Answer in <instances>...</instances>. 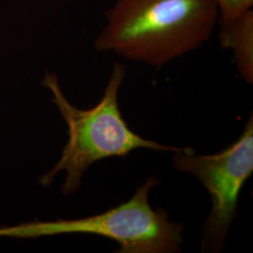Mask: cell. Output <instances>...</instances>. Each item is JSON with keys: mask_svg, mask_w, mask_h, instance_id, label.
<instances>
[{"mask_svg": "<svg viewBox=\"0 0 253 253\" xmlns=\"http://www.w3.org/2000/svg\"><path fill=\"white\" fill-rule=\"evenodd\" d=\"M218 8V18L234 17L247 9H253V0H215Z\"/></svg>", "mask_w": 253, "mask_h": 253, "instance_id": "6", "label": "cell"}, {"mask_svg": "<svg viewBox=\"0 0 253 253\" xmlns=\"http://www.w3.org/2000/svg\"><path fill=\"white\" fill-rule=\"evenodd\" d=\"M218 40L223 49L234 54L236 69L241 79L253 83V9L230 18H218Z\"/></svg>", "mask_w": 253, "mask_h": 253, "instance_id": "5", "label": "cell"}, {"mask_svg": "<svg viewBox=\"0 0 253 253\" xmlns=\"http://www.w3.org/2000/svg\"><path fill=\"white\" fill-rule=\"evenodd\" d=\"M161 183L150 176L133 196L116 208L90 217L58 219L1 227L0 237L39 238L42 236L87 234L110 238L119 245L118 253H173L181 252L184 226L169 219L163 208L153 209L149 192Z\"/></svg>", "mask_w": 253, "mask_h": 253, "instance_id": "3", "label": "cell"}, {"mask_svg": "<svg viewBox=\"0 0 253 253\" xmlns=\"http://www.w3.org/2000/svg\"><path fill=\"white\" fill-rule=\"evenodd\" d=\"M125 76L126 67L118 61L114 62L100 102L92 108L81 110L67 100L57 76L46 73L42 85L51 91L52 101L68 125L69 141L59 161L41 177L40 184L42 187L50 186L58 172L65 171L67 175L62 192L71 195L80 189L82 177L96 162L112 157L126 158L138 148L172 153L184 148L145 139L127 126L118 105V93Z\"/></svg>", "mask_w": 253, "mask_h": 253, "instance_id": "2", "label": "cell"}, {"mask_svg": "<svg viewBox=\"0 0 253 253\" xmlns=\"http://www.w3.org/2000/svg\"><path fill=\"white\" fill-rule=\"evenodd\" d=\"M94 46L161 69L200 48L218 21L215 0H116Z\"/></svg>", "mask_w": 253, "mask_h": 253, "instance_id": "1", "label": "cell"}, {"mask_svg": "<svg viewBox=\"0 0 253 253\" xmlns=\"http://www.w3.org/2000/svg\"><path fill=\"white\" fill-rule=\"evenodd\" d=\"M173 167L199 179L212 201L205 222L202 250L220 253L226 243L235 217L237 202L245 183L253 172V116L242 134L225 149L211 155H199L193 147L173 152Z\"/></svg>", "mask_w": 253, "mask_h": 253, "instance_id": "4", "label": "cell"}]
</instances>
